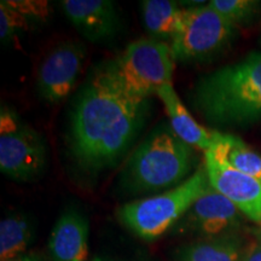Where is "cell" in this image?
Here are the masks:
<instances>
[{
    "mask_svg": "<svg viewBox=\"0 0 261 261\" xmlns=\"http://www.w3.org/2000/svg\"><path fill=\"white\" fill-rule=\"evenodd\" d=\"M195 165V149L182 142L171 126L163 123L129 156L123 169L122 182L133 194L172 189L187 180Z\"/></svg>",
    "mask_w": 261,
    "mask_h": 261,
    "instance_id": "obj_3",
    "label": "cell"
},
{
    "mask_svg": "<svg viewBox=\"0 0 261 261\" xmlns=\"http://www.w3.org/2000/svg\"><path fill=\"white\" fill-rule=\"evenodd\" d=\"M48 249L54 261H86L89 256V221L76 210L61 215L52 230Z\"/></svg>",
    "mask_w": 261,
    "mask_h": 261,
    "instance_id": "obj_12",
    "label": "cell"
},
{
    "mask_svg": "<svg viewBox=\"0 0 261 261\" xmlns=\"http://www.w3.org/2000/svg\"><path fill=\"white\" fill-rule=\"evenodd\" d=\"M46 166V146L37 130L21 122L15 113L2 110L0 169L14 180H35Z\"/></svg>",
    "mask_w": 261,
    "mask_h": 261,
    "instance_id": "obj_7",
    "label": "cell"
},
{
    "mask_svg": "<svg viewBox=\"0 0 261 261\" xmlns=\"http://www.w3.org/2000/svg\"><path fill=\"white\" fill-rule=\"evenodd\" d=\"M241 261H261V240L256 236L248 241Z\"/></svg>",
    "mask_w": 261,
    "mask_h": 261,
    "instance_id": "obj_20",
    "label": "cell"
},
{
    "mask_svg": "<svg viewBox=\"0 0 261 261\" xmlns=\"http://www.w3.org/2000/svg\"><path fill=\"white\" fill-rule=\"evenodd\" d=\"M208 4L234 27L250 23L261 9V3L255 0H212Z\"/></svg>",
    "mask_w": 261,
    "mask_h": 261,
    "instance_id": "obj_18",
    "label": "cell"
},
{
    "mask_svg": "<svg viewBox=\"0 0 261 261\" xmlns=\"http://www.w3.org/2000/svg\"><path fill=\"white\" fill-rule=\"evenodd\" d=\"M236 29L210 4L185 9L181 32L171 41L175 61L200 62L217 56L231 44Z\"/></svg>",
    "mask_w": 261,
    "mask_h": 261,
    "instance_id": "obj_6",
    "label": "cell"
},
{
    "mask_svg": "<svg viewBox=\"0 0 261 261\" xmlns=\"http://www.w3.org/2000/svg\"><path fill=\"white\" fill-rule=\"evenodd\" d=\"M174 64L171 45L154 39H139L130 42L110 64V69L127 92L148 99L162 86L172 84Z\"/></svg>",
    "mask_w": 261,
    "mask_h": 261,
    "instance_id": "obj_5",
    "label": "cell"
},
{
    "mask_svg": "<svg viewBox=\"0 0 261 261\" xmlns=\"http://www.w3.org/2000/svg\"><path fill=\"white\" fill-rule=\"evenodd\" d=\"M212 188L204 165L178 187L152 197L142 198L121 205L117 217L137 236L154 241L178 224L201 196Z\"/></svg>",
    "mask_w": 261,
    "mask_h": 261,
    "instance_id": "obj_4",
    "label": "cell"
},
{
    "mask_svg": "<svg viewBox=\"0 0 261 261\" xmlns=\"http://www.w3.org/2000/svg\"><path fill=\"white\" fill-rule=\"evenodd\" d=\"M247 242L238 232L203 238L179 247L175 261H241Z\"/></svg>",
    "mask_w": 261,
    "mask_h": 261,
    "instance_id": "obj_15",
    "label": "cell"
},
{
    "mask_svg": "<svg viewBox=\"0 0 261 261\" xmlns=\"http://www.w3.org/2000/svg\"><path fill=\"white\" fill-rule=\"evenodd\" d=\"M205 171L212 188L238 208L247 219L261 226V180L230 168L204 152Z\"/></svg>",
    "mask_w": 261,
    "mask_h": 261,
    "instance_id": "obj_10",
    "label": "cell"
},
{
    "mask_svg": "<svg viewBox=\"0 0 261 261\" xmlns=\"http://www.w3.org/2000/svg\"><path fill=\"white\" fill-rule=\"evenodd\" d=\"M32 240L33 226L25 215L4 218L0 223V260L10 261L23 256Z\"/></svg>",
    "mask_w": 261,
    "mask_h": 261,
    "instance_id": "obj_17",
    "label": "cell"
},
{
    "mask_svg": "<svg viewBox=\"0 0 261 261\" xmlns=\"http://www.w3.org/2000/svg\"><path fill=\"white\" fill-rule=\"evenodd\" d=\"M255 236L261 240V226L255 231Z\"/></svg>",
    "mask_w": 261,
    "mask_h": 261,
    "instance_id": "obj_22",
    "label": "cell"
},
{
    "mask_svg": "<svg viewBox=\"0 0 261 261\" xmlns=\"http://www.w3.org/2000/svg\"><path fill=\"white\" fill-rule=\"evenodd\" d=\"M92 261H106V260H103V259H99V257H96V259H93Z\"/></svg>",
    "mask_w": 261,
    "mask_h": 261,
    "instance_id": "obj_23",
    "label": "cell"
},
{
    "mask_svg": "<svg viewBox=\"0 0 261 261\" xmlns=\"http://www.w3.org/2000/svg\"><path fill=\"white\" fill-rule=\"evenodd\" d=\"M143 21L149 33L158 38L174 39L184 25L185 9L169 0H144Z\"/></svg>",
    "mask_w": 261,
    "mask_h": 261,
    "instance_id": "obj_16",
    "label": "cell"
},
{
    "mask_svg": "<svg viewBox=\"0 0 261 261\" xmlns=\"http://www.w3.org/2000/svg\"><path fill=\"white\" fill-rule=\"evenodd\" d=\"M27 25V17L15 10L9 2H2L0 5V37L8 41L21 29Z\"/></svg>",
    "mask_w": 261,
    "mask_h": 261,
    "instance_id": "obj_19",
    "label": "cell"
},
{
    "mask_svg": "<svg viewBox=\"0 0 261 261\" xmlns=\"http://www.w3.org/2000/svg\"><path fill=\"white\" fill-rule=\"evenodd\" d=\"M192 102L215 126H249L261 119V52L205 75L196 84Z\"/></svg>",
    "mask_w": 261,
    "mask_h": 261,
    "instance_id": "obj_2",
    "label": "cell"
},
{
    "mask_svg": "<svg viewBox=\"0 0 261 261\" xmlns=\"http://www.w3.org/2000/svg\"><path fill=\"white\" fill-rule=\"evenodd\" d=\"M86 47L79 41L62 42L39 68L38 89L50 103H60L73 92L86 61Z\"/></svg>",
    "mask_w": 261,
    "mask_h": 261,
    "instance_id": "obj_8",
    "label": "cell"
},
{
    "mask_svg": "<svg viewBox=\"0 0 261 261\" xmlns=\"http://www.w3.org/2000/svg\"><path fill=\"white\" fill-rule=\"evenodd\" d=\"M148 99L133 96L110 65L86 80L71 110L69 143L83 168L96 172L115 165L145 122Z\"/></svg>",
    "mask_w": 261,
    "mask_h": 261,
    "instance_id": "obj_1",
    "label": "cell"
},
{
    "mask_svg": "<svg viewBox=\"0 0 261 261\" xmlns=\"http://www.w3.org/2000/svg\"><path fill=\"white\" fill-rule=\"evenodd\" d=\"M205 152L223 165L261 180V156L238 137L212 132L211 149Z\"/></svg>",
    "mask_w": 261,
    "mask_h": 261,
    "instance_id": "obj_14",
    "label": "cell"
},
{
    "mask_svg": "<svg viewBox=\"0 0 261 261\" xmlns=\"http://www.w3.org/2000/svg\"><path fill=\"white\" fill-rule=\"evenodd\" d=\"M156 94L165 106L171 127L175 135L194 149L208 151L212 145V132H208L207 128L201 126L192 117L178 97L173 85H165Z\"/></svg>",
    "mask_w": 261,
    "mask_h": 261,
    "instance_id": "obj_13",
    "label": "cell"
},
{
    "mask_svg": "<svg viewBox=\"0 0 261 261\" xmlns=\"http://www.w3.org/2000/svg\"><path fill=\"white\" fill-rule=\"evenodd\" d=\"M243 217L232 202L211 188L191 205L179 220L181 224L175 227L196 232L204 238L219 237L238 232Z\"/></svg>",
    "mask_w": 261,
    "mask_h": 261,
    "instance_id": "obj_9",
    "label": "cell"
},
{
    "mask_svg": "<svg viewBox=\"0 0 261 261\" xmlns=\"http://www.w3.org/2000/svg\"><path fill=\"white\" fill-rule=\"evenodd\" d=\"M10 261H41V260L34 255H23L21 257H17V259L10 260Z\"/></svg>",
    "mask_w": 261,
    "mask_h": 261,
    "instance_id": "obj_21",
    "label": "cell"
},
{
    "mask_svg": "<svg viewBox=\"0 0 261 261\" xmlns=\"http://www.w3.org/2000/svg\"><path fill=\"white\" fill-rule=\"evenodd\" d=\"M61 4L71 24L89 40H103L115 32L117 15L109 0H64Z\"/></svg>",
    "mask_w": 261,
    "mask_h": 261,
    "instance_id": "obj_11",
    "label": "cell"
}]
</instances>
